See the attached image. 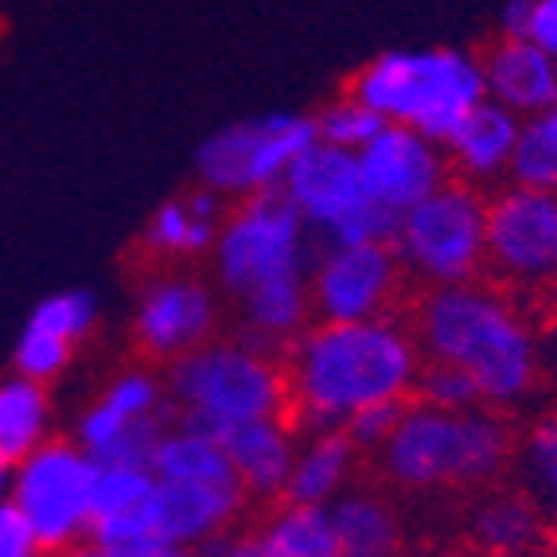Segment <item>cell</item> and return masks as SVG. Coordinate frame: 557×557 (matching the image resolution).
Wrapping results in <instances>:
<instances>
[{
    "mask_svg": "<svg viewBox=\"0 0 557 557\" xmlns=\"http://www.w3.org/2000/svg\"><path fill=\"white\" fill-rule=\"evenodd\" d=\"M288 421L297 433L344 429L374 401H409L425 355L398 312L351 324L312 320L285 347Z\"/></svg>",
    "mask_w": 557,
    "mask_h": 557,
    "instance_id": "1",
    "label": "cell"
},
{
    "mask_svg": "<svg viewBox=\"0 0 557 557\" xmlns=\"http://www.w3.org/2000/svg\"><path fill=\"white\" fill-rule=\"evenodd\" d=\"M413 335L425 359L456 362L480 386L492 409L511 413L542 382V344L527 305L495 281L421 288Z\"/></svg>",
    "mask_w": 557,
    "mask_h": 557,
    "instance_id": "2",
    "label": "cell"
},
{
    "mask_svg": "<svg viewBox=\"0 0 557 557\" xmlns=\"http://www.w3.org/2000/svg\"><path fill=\"white\" fill-rule=\"evenodd\" d=\"M374 460L401 492H483L511 472L515 425L492 406L448 413L409 398Z\"/></svg>",
    "mask_w": 557,
    "mask_h": 557,
    "instance_id": "3",
    "label": "cell"
},
{
    "mask_svg": "<svg viewBox=\"0 0 557 557\" xmlns=\"http://www.w3.org/2000/svg\"><path fill=\"white\" fill-rule=\"evenodd\" d=\"M172 418L223 441L231 429L258 418H288L285 359L250 339H207L168 362Z\"/></svg>",
    "mask_w": 557,
    "mask_h": 557,
    "instance_id": "4",
    "label": "cell"
},
{
    "mask_svg": "<svg viewBox=\"0 0 557 557\" xmlns=\"http://www.w3.org/2000/svg\"><path fill=\"white\" fill-rule=\"evenodd\" d=\"M351 94L382 121L409 125L441 145L487 98L480 59L456 47L382 51L351 78Z\"/></svg>",
    "mask_w": 557,
    "mask_h": 557,
    "instance_id": "5",
    "label": "cell"
},
{
    "mask_svg": "<svg viewBox=\"0 0 557 557\" xmlns=\"http://www.w3.org/2000/svg\"><path fill=\"white\" fill-rule=\"evenodd\" d=\"M214 277L226 297L238 300L277 285L308 281L312 270V234L285 191H261L226 207L214 238Z\"/></svg>",
    "mask_w": 557,
    "mask_h": 557,
    "instance_id": "6",
    "label": "cell"
},
{
    "mask_svg": "<svg viewBox=\"0 0 557 557\" xmlns=\"http://www.w3.org/2000/svg\"><path fill=\"white\" fill-rule=\"evenodd\" d=\"M391 242L406 277L421 288L480 281L487 273V191L448 176L401 214Z\"/></svg>",
    "mask_w": 557,
    "mask_h": 557,
    "instance_id": "7",
    "label": "cell"
},
{
    "mask_svg": "<svg viewBox=\"0 0 557 557\" xmlns=\"http://www.w3.org/2000/svg\"><path fill=\"white\" fill-rule=\"evenodd\" d=\"M317 117L308 113H261L214 129L196 152V176L226 203L277 191L288 168L317 145Z\"/></svg>",
    "mask_w": 557,
    "mask_h": 557,
    "instance_id": "8",
    "label": "cell"
},
{
    "mask_svg": "<svg viewBox=\"0 0 557 557\" xmlns=\"http://www.w3.org/2000/svg\"><path fill=\"white\" fill-rule=\"evenodd\" d=\"M98 460L78 441L47 437L36 453L12 465L9 503L28 522L47 557L90 539Z\"/></svg>",
    "mask_w": 557,
    "mask_h": 557,
    "instance_id": "9",
    "label": "cell"
},
{
    "mask_svg": "<svg viewBox=\"0 0 557 557\" xmlns=\"http://www.w3.org/2000/svg\"><path fill=\"white\" fill-rule=\"evenodd\" d=\"M281 191H285L288 203L297 207L308 234L320 246L371 242L394 234V219L367 191L359 157L347 149H335V145H324V140H317L297 164L288 168Z\"/></svg>",
    "mask_w": 557,
    "mask_h": 557,
    "instance_id": "10",
    "label": "cell"
},
{
    "mask_svg": "<svg viewBox=\"0 0 557 557\" xmlns=\"http://www.w3.org/2000/svg\"><path fill=\"white\" fill-rule=\"evenodd\" d=\"M487 281L522 293L557 288V191L503 184L487 191Z\"/></svg>",
    "mask_w": 557,
    "mask_h": 557,
    "instance_id": "11",
    "label": "cell"
},
{
    "mask_svg": "<svg viewBox=\"0 0 557 557\" xmlns=\"http://www.w3.org/2000/svg\"><path fill=\"white\" fill-rule=\"evenodd\" d=\"M406 281L409 277L391 238L320 246L312 253V270H308L312 320L351 324V320L391 317L398 312Z\"/></svg>",
    "mask_w": 557,
    "mask_h": 557,
    "instance_id": "12",
    "label": "cell"
},
{
    "mask_svg": "<svg viewBox=\"0 0 557 557\" xmlns=\"http://www.w3.org/2000/svg\"><path fill=\"white\" fill-rule=\"evenodd\" d=\"M214 327H219L214 293L191 273L168 270L140 288L133 339L149 362H176L180 355L214 339Z\"/></svg>",
    "mask_w": 557,
    "mask_h": 557,
    "instance_id": "13",
    "label": "cell"
},
{
    "mask_svg": "<svg viewBox=\"0 0 557 557\" xmlns=\"http://www.w3.org/2000/svg\"><path fill=\"white\" fill-rule=\"evenodd\" d=\"M359 172L367 180L371 199L391 214L394 226L413 203L433 196L453 172H448L445 145L425 133L409 129V125H382L379 137L371 145H362L359 152Z\"/></svg>",
    "mask_w": 557,
    "mask_h": 557,
    "instance_id": "14",
    "label": "cell"
},
{
    "mask_svg": "<svg viewBox=\"0 0 557 557\" xmlns=\"http://www.w3.org/2000/svg\"><path fill=\"white\" fill-rule=\"evenodd\" d=\"M149 418H172L168 382L152 367H129V371L113 374L106 382V391L83 409V418L75 425V441L98 460L125 429Z\"/></svg>",
    "mask_w": 557,
    "mask_h": 557,
    "instance_id": "15",
    "label": "cell"
},
{
    "mask_svg": "<svg viewBox=\"0 0 557 557\" xmlns=\"http://www.w3.org/2000/svg\"><path fill=\"white\" fill-rule=\"evenodd\" d=\"M300 433L288 418H258L231 429L223 448L231 456L234 480L250 503H281L285 499L293 460H297Z\"/></svg>",
    "mask_w": 557,
    "mask_h": 557,
    "instance_id": "16",
    "label": "cell"
},
{
    "mask_svg": "<svg viewBox=\"0 0 557 557\" xmlns=\"http://www.w3.org/2000/svg\"><path fill=\"white\" fill-rule=\"evenodd\" d=\"M238 483H160L157 480V527L164 546H207L223 530L238 527L246 511Z\"/></svg>",
    "mask_w": 557,
    "mask_h": 557,
    "instance_id": "17",
    "label": "cell"
},
{
    "mask_svg": "<svg viewBox=\"0 0 557 557\" xmlns=\"http://www.w3.org/2000/svg\"><path fill=\"white\" fill-rule=\"evenodd\" d=\"M519 113L503 110L499 102L483 98L472 113L445 140L448 172L472 187H503L511 176L515 140H519Z\"/></svg>",
    "mask_w": 557,
    "mask_h": 557,
    "instance_id": "18",
    "label": "cell"
},
{
    "mask_svg": "<svg viewBox=\"0 0 557 557\" xmlns=\"http://www.w3.org/2000/svg\"><path fill=\"white\" fill-rule=\"evenodd\" d=\"M483 90L503 110L530 117L557 102V59L522 36H499V44L480 59Z\"/></svg>",
    "mask_w": 557,
    "mask_h": 557,
    "instance_id": "19",
    "label": "cell"
},
{
    "mask_svg": "<svg viewBox=\"0 0 557 557\" xmlns=\"http://www.w3.org/2000/svg\"><path fill=\"white\" fill-rule=\"evenodd\" d=\"M226 199L214 196L211 187H191L187 196H176L152 211L145 226V250L160 261H196L214 250L219 226L226 219Z\"/></svg>",
    "mask_w": 557,
    "mask_h": 557,
    "instance_id": "20",
    "label": "cell"
},
{
    "mask_svg": "<svg viewBox=\"0 0 557 557\" xmlns=\"http://www.w3.org/2000/svg\"><path fill=\"white\" fill-rule=\"evenodd\" d=\"M468 546L480 557H507L546 546V519L522 487H483L468 515Z\"/></svg>",
    "mask_w": 557,
    "mask_h": 557,
    "instance_id": "21",
    "label": "cell"
},
{
    "mask_svg": "<svg viewBox=\"0 0 557 557\" xmlns=\"http://www.w3.org/2000/svg\"><path fill=\"white\" fill-rule=\"evenodd\" d=\"M362 465V453L344 429H317L300 433L297 460L288 475L285 499L293 503H332L351 487L355 472Z\"/></svg>",
    "mask_w": 557,
    "mask_h": 557,
    "instance_id": "22",
    "label": "cell"
},
{
    "mask_svg": "<svg viewBox=\"0 0 557 557\" xmlns=\"http://www.w3.org/2000/svg\"><path fill=\"white\" fill-rule=\"evenodd\" d=\"M327 507L339 534V557H398L406 549L401 519L386 495L371 487H347Z\"/></svg>",
    "mask_w": 557,
    "mask_h": 557,
    "instance_id": "23",
    "label": "cell"
},
{
    "mask_svg": "<svg viewBox=\"0 0 557 557\" xmlns=\"http://www.w3.org/2000/svg\"><path fill=\"white\" fill-rule=\"evenodd\" d=\"M149 468L160 483H238L223 441L176 418L160 433Z\"/></svg>",
    "mask_w": 557,
    "mask_h": 557,
    "instance_id": "24",
    "label": "cell"
},
{
    "mask_svg": "<svg viewBox=\"0 0 557 557\" xmlns=\"http://www.w3.org/2000/svg\"><path fill=\"white\" fill-rule=\"evenodd\" d=\"M51 437V398L44 382H32L12 371L0 379V460L20 465Z\"/></svg>",
    "mask_w": 557,
    "mask_h": 557,
    "instance_id": "25",
    "label": "cell"
},
{
    "mask_svg": "<svg viewBox=\"0 0 557 557\" xmlns=\"http://www.w3.org/2000/svg\"><path fill=\"white\" fill-rule=\"evenodd\" d=\"M258 530L273 557H339V534L327 503L281 499Z\"/></svg>",
    "mask_w": 557,
    "mask_h": 557,
    "instance_id": "26",
    "label": "cell"
},
{
    "mask_svg": "<svg viewBox=\"0 0 557 557\" xmlns=\"http://www.w3.org/2000/svg\"><path fill=\"white\" fill-rule=\"evenodd\" d=\"M511 468L546 527H557V413H542L522 433H515Z\"/></svg>",
    "mask_w": 557,
    "mask_h": 557,
    "instance_id": "27",
    "label": "cell"
},
{
    "mask_svg": "<svg viewBox=\"0 0 557 557\" xmlns=\"http://www.w3.org/2000/svg\"><path fill=\"white\" fill-rule=\"evenodd\" d=\"M507 184L557 191V102L519 121V140H515Z\"/></svg>",
    "mask_w": 557,
    "mask_h": 557,
    "instance_id": "28",
    "label": "cell"
},
{
    "mask_svg": "<svg viewBox=\"0 0 557 557\" xmlns=\"http://www.w3.org/2000/svg\"><path fill=\"white\" fill-rule=\"evenodd\" d=\"M157 495V475L140 465H98V483H94V522L110 515L137 511Z\"/></svg>",
    "mask_w": 557,
    "mask_h": 557,
    "instance_id": "29",
    "label": "cell"
},
{
    "mask_svg": "<svg viewBox=\"0 0 557 557\" xmlns=\"http://www.w3.org/2000/svg\"><path fill=\"white\" fill-rule=\"evenodd\" d=\"M28 324L44 327V332L59 335L66 344H83L86 335L98 327V297L86 288H66V293H51L32 308Z\"/></svg>",
    "mask_w": 557,
    "mask_h": 557,
    "instance_id": "30",
    "label": "cell"
},
{
    "mask_svg": "<svg viewBox=\"0 0 557 557\" xmlns=\"http://www.w3.org/2000/svg\"><path fill=\"white\" fill-rule=\"evenodd\" d=\"M382 125H386V121L367 102H359L351 90H347L344 98L327 102L324 110L317 113V137L324 140V145H335V149H347V152H359L362 145H371Z\"/></svg>",
    "mask_w": 557,
    "mask_h": 557,
    "instance_id": "31",
    "label": "cell"
},
{
    "mask_svg": "<svg viewBox=\"0 0 557 557\" xmlns=\"http://www.w3.org/2000/svg\"><path fill=\"white\" fill-rule=\"evenodd\" d=\"M413 401H425V406H433V409H448V413L487 406L472 374L460 371L456 362H445V359L421 362L418 382H413Z\"/></svg>",
    "mask_w": 557,
    "mask_h": 557,
    "instance_id": "32",
    "label": "cell"
},
{
    "mask_svg": "<svg viewBox=\"0 0 557 557\" xmlns=\"http://www.w3.org/2000/svg\"><path fill=\"white\" fill-rule=\"evenodd\" d=\"M75 351L78 347L59 339V335L44 332V327H36V324H24V332H20V339H16V351H12V367H16V374H24V379L51 386V382L71 367Z\"/></svg>",
    "mask_w": 557,
    "mask_h": 557,
    "instance_id": "33",
    "label": "cell"
},
{
    "mask_svg": "<svg viewBox=\"0 0 557 557\" xmlns=\"http://www.w3.org/2000/svg\"><path fill=\"white\" fill-rule=\"evenodd\" d=\"M503 36H522L557 59V0H511L503 12Z\"/></svg>",
    "mask_w": 557,
    "mask_h": 557,
    "instance_id": "34",
    "label": "cell"
},
{
    "mask_svg": "<svg viewBox=\"0 0 557 557\" xmlns=\"http://www.w3.org/2000/svg\"><path fill=\"white\" fill-rule=\"evenodd\" d=\"M406 406L409 401H374V406L359 409V413H351V418L344 421V433L355 441V448L362 453V460L374 456L386 441H391V433L398 429Z\"/></svg>",
    "mask_w": 557,
    "mask_h": 557,
    "instance_id": "35",
    "label": "cell"
},
{
    "mask_svg": "<svg viewBox=\"0 0 557 557\" xmlns=\"http://www.w3.org/2000/svg\"><path fill=\"white\" fill-rule=\"evenodd\" d=\"M0 557H47V549L39 546V539L12 503L0 507Z\"/></svg>",
    "mask_w": 557,
    "mask_h": 557,
    "instance_id": "36",
    "label": "cell"
},
{
    "mask_svg": "<svg viewBox=\"0 0 557 557\" xmlns=\"http://www.w3.org/2000/svg\"><path fill=\"white\" fill-rule=\"evenodd\" d=\"M203 549V557H273V549L265 546V539H261V530H242V527H231L223 530L219 539H211Z\"/></svg>",
    "mask_w": 557,
    "mask_h": 557,
    "instance_id": "37",
    "label": "cell"
},
{
    "mask_svg": "<svg viewBox=\"0 0 557 557\" xmlns=\"http://www.w3.org/2000/svg\"><path fill=\"white\" fill-rule=\"evenodd\" d=\"M51 557H110L102 546L94 539H83V542H75V546H66V549H59V554H51Z\"/></svg>",
    "mask_w": 557,
    "mask_h": 557,
    "instance_id": "38",
    "label": "cell"
},
{
    "mask_svg": "<svg viewBox=\"0 0 557 557\" xmlns=\"http://www.w3.org/2000/svg\"><path fill=\"white\" fill-rule=\"evenodd\" d=\"M152 557H203V549H199V546H164V549H157Z\"/></svg>",
    "mask_w": 557,
    "mask_h": 557,
    "instance_id": "39",
    "label": "cell"
},
{
    "mask_svg": "<svg viewBox=\"0 0 557 557\" xmlns=\"http://www.w3.org/2000/svg\"><path fill=\"white\" fill-rule=\"evenodd\" d=\"M9 483H12V468L0 460V507L9 503Z\"/></svg>",
    "mask_w": 557,
    "mask_h": 557,
    "instance_id": "40",
    "label": "cell"
},
{
    "mask_svg": "<svg viewBox=\"0 0 557 557\" xmlns=\"http://www.w3.org/2000/svg\"><path fill=\"white\" fill-rule=\"evenodd\" d=\"M507 557H549V549L542 546V549H527V554H507Z\"/></svg>",
    "mask_w": 557,
    "mask_h": 557,
    "instance_id": "41",
    "label": "cell"
},
{
    "mask_svg": "<svg viewBox=\"0 0 557 557\" xmlns=\"http://www.w3.org/2000/svg\"><path fill=\"white\" fill-rule=\"evenodd\" d=\"M398 557H433V554H425V549H401Z\"/></svg>",
    "mask_w": 557,
    "mask_h": 557,
    "instance_id": "42",
    "label": "cell"
},
{
    "mask_svg": "<svg viewBox=\"0 0 557 557\" xmlns=\"http://www.w3.org/2000/svg\"><path fill=\"white\" fill-rule=\"evenodd\" d=\"M0 32H4V20H0Z\"/></svg>",
    "mask_w": 557,
    "mask_h": 557,
    "instance_id": "43",
    "label": "cell"
},
{
    "mask_svg": "<svg viewBox=\"0 0 557 557\" xmlns=\"http://www.w3.org/2000/svg\"><path fill=\"white\" fill-rule=\"evenodd\" d=\"M554 413H557V409H554Z\"/></svg>",
    "mask_w": 557,
    "mask_h": 557,
    "instance_id": "44",
    "label": "cell"
}]
</instances>
